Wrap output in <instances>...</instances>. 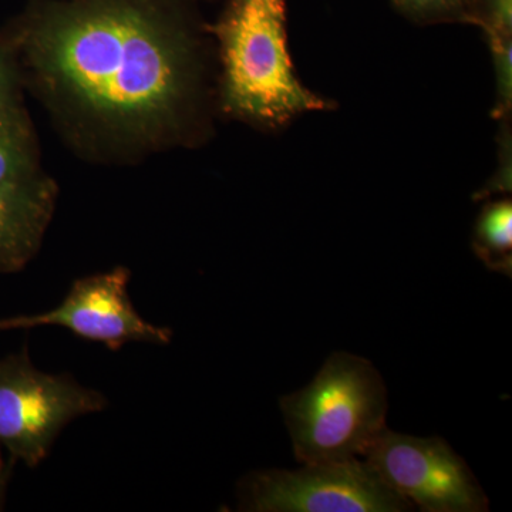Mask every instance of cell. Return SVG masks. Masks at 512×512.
<instances>
[{
  "mask_svg": "<svg viewBox=\"0 0 512 512\" xmlns=\"http://www.w3.org/2000/svg\"><path fill=\"white\" fill-rule=\"evenodd\" d=\"M40 174L35 131L22 101L0 107V185L22 183Z\"/></svg>",
  "mask_w": 512,
  "mask_h": 512,
  "instance_id": "9c48e42d",
  "label": "cell"
},
{
  "mask_svg": "<svg viewBox=\"0 0 512 512\" xmlns=\"http://www.w3.org/2000/svg\"><path fill=\"white\" fill-rule=\"evenodd\" d=\"M293 453L301 464L362 457L386 429V384L365 357L335 352L311 383L279 399Z\"/></svg>",
  "mask_w": 512,
  "mask_h": 512,
  "instance_id": "7a4b0ae2",
  "label": "cell"
},
{
  "mask_svg": "<svg viewBox=\"0 0 512 512\" xmlns=\"http://www.w3.org/2000/svg\"><path fill=\"white\" fill-rule=\"evenodd\" d=\"M106 407L104 394L74 377L36 369L28 346L0 359V448L13 463L39 467L64 427Z\"/></svg>",
  "mask_w": 512,
  "mask_h": 512,
  "instance_id": "277c9868",
  "label": "cell"
},
{
  "mask_svg": "<svg viewBox=\"0 0 512 512\" xmlns=\"http://www.w3.org/2000/svg\"><path fill=\"white\" fill-rule=\"evenodd\" d=\"M15 464L10 458H8V461L3 460L2 453H0V511L3 510V505H5L6 491H8L10 476H12Z\"/></svg>",
  "mask_w": 512,
  "mask_h": 512,
  "instance_id": "5bb4252c",
  "label": "cell"
},
{
  "mask_svg": "<svg viewBox=\"0 0 512 512\" xmlns=\"http://www.w3.org/2000/svg\"><path fill=\"white\" fill-rule=\"evenodd\" d=\"M0 42L50 104L103 143L153 148L184 128L197 63L178 0H33Z\"/></svg>",
  "mask_w": 512,
  "mask_h": 512,
  "instance_id": "6da1fadb",
  "label": "cell"
},
{
  "mask_svg": "<svg viewBox=\"0 0 512 512\" xmlns=\"http://www.w3.org/2000/svg\"><path fill=\"white\" fill-rule=\"evenodd\" d=\"M493 36V47L495 52V72H497L498 96L503 101L504 106H510L512 89V45L511 36L497 35L491 32Z\"/></svg>",
  "mask_w": 512,
  "mask_h": 512,
  "instance_id": "7c38bea8",
  "label": "cell"
},
{
  "mask_svg": "<svg viewBox=\"0 0 512 512\" xmlns=\"http://www.w3.org/2000/svg\"><path fill=\"white\" fill-rule=\"evenodd\" d=\"M57 197L59 187L45 174L0 185V275L22 271L39 254Z\"/></svg>",
  "mask_w": 512,
  "mask_h": 512,
  "instance_id": "ba28073f",
  "label": "cell"
},
{
  "mask_svg": "<svg viewBox=\"0 0 512 512\" xmlns=\"http://www.w3.org/2000/svg\"><path fill=\"white\" fill-rule=\"evenodd\" d=\"M491 32L511 36L512 0H487Z\"/></svg>",
  "mask_w": 512,
  "mask_h": 512,
  "instance_id": "4fadbf2b",
  "label": "cell"
},
{
  "mask_svg": "<svg viewBox=\"0 0 512 512\" xmlns=\"http://www.w3.org/2000/svg\"><path fill=\"white\" fill-rule=\"evenodd\" d=\"M224 106L282 123L325 103L302 86L286 49L285 0H234L220 25Z\"/></svg>",
  "mask_w": 512,
  "mask_h": 512,
  "instance_id": "3957f363",
  "label": "cell"
},
{
  "mask_svg": "<svg viewBox=\"0 0 512 512\" xmlns=\"http://www.w3.org/2000/svg\"><path fill=\"white\" fill-rule=\"evenodd\" d=\"M360 460L420 511H488L473 471L441 437H414L386 427Z\"/></svg>",
  "mask_w": 512,
  "mask_h": 512,
  "instance_id": "8992f818",
  "label": "cell"
},
{
  "mask_svg": "<svg viewBox=\"0 0 512 512\" xmlns=\"http://www.w3.org/2000/svg\"><path fill=\"white\" fill-rule=\"evenodd\" d=\"M130 279L126 266L77 279L55 309L2 318L0 332L59 326L113 352L127 343L170 345L173 330L148 322L133 305L128 293Z\"/></svg>",
  "mask_w": 512,
  "mask_h": 512,
  "instance_id": "52a82bcc",
  "label": "cell"
},
{
  "mask_svg": "<svg viewBox=\"0 0 512 512\" xmlns=\"http://www.w3.org/2000/svg\"><path fill=\"white\" fill-rule=\"evenodd\" d=\"M22 70L9 47L0 42V107L20 103Z\"/></svg>",
  "mask_w": 512,
  "mask_h": 512,
  "instance_id": "8fae6325",
  "label": "cell"
},
{
  "mask_svg": "<svg viewBox=\"0 0 512 512\" xmlns=\"http://www.w3.org/2000/svg\"><path fill=\"white\" fill-rule=\"evenodd\" d=\"M239 510L251 512H403L413 505L360 458L264 470L239 484Z\"/></svg>",
  "mask_w": 512,
  "mask_h": 512,
  "instance_id": "5b68a950",
  "label": "cell"
},
{
  "mask_svg": "<svg viewBox=\"0 0 512 512\" xmlns=\"http://www.w3.org/2000/svg\"><path fill=\"white\" fill-rule=\"evenodd\" d=\"M477 255L493 271L511 278L512 268V204L498 201L487 205L478 217L476 225Z\"/></svg>",
  "mask_w": 512,
  "mask_h": 512,
  "instance_id": "30bf717a",
  "label": "cell"
}]
</instances>
